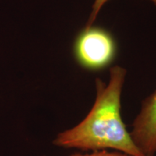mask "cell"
Instances as JSON below:
<instances>
[{"instance_id":"cell-3","label":"cell","mask_w":156,"mask_h":156,"mask_svg":"<svg viewBox=\"0 0 156 156\" xmlns=\"http://www.w3.org/2000/svg\"><path fill=\"white\" fill-rule=\"evenodd\" d=\"M134 143L144 156L156 154V90L142 101L139 114L129 132Z\"/></svg>"},{"instance_id":"cell-2","label":"cell","mask_w":156,"mask_h":156,"mask_svg":"<svg viewBox=\"0 0 156 156\" xmlns=\"http://www.w3.org/2000/svg\"><path fill=\"white\" fill-rule=\"evenodd\" d=\"M73 54L76 62L84 69L98 71L114 62L117 54L116 41L106 29L85 26L76 37Z\"/></svg>"},{"instance_id":"cell-1","label":"cell","mask_w":156,"mask_h":156,"mask_svg":"<svg viewBox=\"0 0 156 156\" xmlns=\"http://www.w3.org/2000/svg\"><path fill=\"white\" fill-rule=\"evenodd\" d=\"M108 84L97 78L96 98L85 118L58 134L53 143L64 148L96 151L114 150L130 156H144L136 147L121 116V96L126 70L114 66Z\"/></svg>"},{"instance_id":"cell-5","label":"cell","mask_w":156,"mask_h":156,"mask_svg":"<svg viewBox=\"0 0 156 156\" xmlns=\"http://www.w3.org/2000/svg\"><path fill=\"white\" fill-rule=\"evenodd\" d=\"M69 156H130L119 151H108V150H101V151H93L91 153L81 154L75 153Z\"/></svg>"},{"instance_id":"cell-4","label":"cell","mask_w":156,"mask_h":156,"mask_svg":"<svg viewBox=\"0 0 156 156\" xmlns=\"http://www.w3.org/2000/svg\"><path fill=\"white\" fill-rule=\"evenodd\" d=\"M108 1V0H95V2L93 5L92 12H91V14L90 15L87 23H86V27L93 25V23L95 22V19H96L98 15L99 12L101 10V9L102 8L104 4L106 3ZM150 1L153 2L154 5L156 6V0H150Z\"/></svg>"}]
</instances>
